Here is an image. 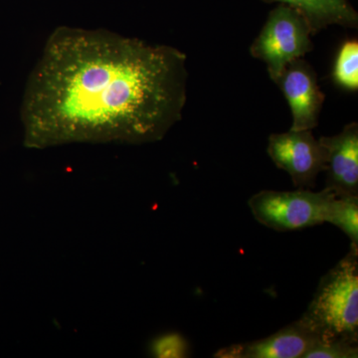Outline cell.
<instances>
[{
	"label": "cell",
	"instance_id": "obj_11",
	"mask_svg": "<svg viewBox=\"0 0 358 358\" xmlns=\"http://www.w3.org/2000/svg\"><path fill=\"white\" fill-rule=\"evenodd\" d=\"M333 78L334 83L348 91L358 90V42L357 39L348 40L341 45L336 62Z\"/></svg>",
	"mask_w": 358,
	"mask_h": 358
},
{
	"label": "cell",
	"instance_id": "obj_6",
	"mask_svg": "<svg viewBox=\"0 0 358 358\" xmlns=\"http://www.w3.org/2000/svg\"><path fill=\"white\" fill-rule=\"evenodd\" d=\"M274 83L279 86L291 110L293 131H313L319 124L324 94L317 83V73L303 58L292 61Z\"/></svg>",
	"mask_w": 358,
	"mask_h": 358
},
{
	"label": "cell",
	"instance_id": "obj_10",
	"mask_svg": "<svg viewBox=\"0 0 358 358\" xmlns=\"http://www.w3.org/2000/svg\"><path fill=\"white\" fill-rule=\"evenodd\" d=\"M326 222L333 224L358 246V195H336L331 200Z\"/></svg>",
	"mask_w": 358,
	"mask_h": 358
},
{
	"label": "cell",
	"instance_id": "obj_4",
	"mask_svg": "<svg viewBox=\"0 0 358 358\" xmlns=\"http://www.w3.org/2000/svg\"><path fill=\"white\" fill-rule=\"evenodd\" d=\"M334 194L327 188L319 192L298 188L294 192L262 190L250 197L248 205L259 223L286 232L326 222L327 209Z\"/></svg>",
	"mask_w": 358,
	"mask_h": 358
},
{
	"label": "cell",
	"instance_id": "obj_3",
	"mask_svg": "<svg viewBox=\"0 0 358 358\" xmlns=\"http://www.w3.org/2000/svg\"><path fill=\"white\" fill-rule=\"evenodd\" d=\"M312 35V28L303 14L280 4L268 14L250 47V54L265 63L268 76L275 82L289 63L313 50Z\"/></svg>",
	"mask_w": 358,
	"mask_h": 358
},
{
	"label": "cell",
	"instance_id": "obj_5",
	"mask_svg": "<svg viewBox=\"0 0 358 358\" xmlns=\"http://www.w3.org/2000/svg\"><path fill=\"white\" fill-rule=\"evenodd\" d=\"M267 152L275 166L291 176L294 187L313 189L326 171L327 152L312 131H293L268 136Z\"/></svg>",
	"mask_w": 358,
	"mask_h": 358
},
{
	"label": "cell",
	"instance_id": "obj_1",
	"mask_svg": "<svg viewBox=\"0 0 358 358\" xmlns=\"http://www.w3.org/2000/svg\"><path fill=\"white\" fill-rule=\"evenodd\" d=\"M187 57L106 29L60 26L49 35L21 103L23 145H145L182 119Z\"/></svg>",
	"mask_w": 358,
	"mask_h": 358
},
{
	"label": "cell",
	"instance_id": "obj_2",
	"mask_svg": "<svg viewBox=\"0 0 358 358\" xmlns=\"http://www.w3.org/2000/svg\"><path fill=\"white\" fill-rule=\"evenodd\" d=\"M301 319L320 341L358 343V246L320 279L308 310Z\"/></svg>",
	"mask_w": 358,
	"mask_h": 358
},
{
	"label": "cell",
	"instance_id": "obj_9",
	"mask_svg": "<svg viewBox=\"0 0 358 358\" xmlns=\"http://www.w3.org/2000/svg\"><path fill=\"white\" fill-rule=\"evenodd\" d=\"M281 2L303 14L312 28L313 35L331 25L357 28V11L346 0H263Z\"/></svg>",
	"mask_w": 358,
	"mask_h": 358
},
{
	"label": "cell",
	"instance_id": "obj_7",
	"mask_svg": "<svg viewBox=\"0 0 358 358\" xmlns=\"http://www.w3.org/2000/svg\"><path fill=\"white\" fill-rule=\"evenodd\" d=\"M319 341L320 336L299 319L268 338L221 348L213 357L303 358Z\"/></svg>",
	"mask_w": 358,
	"mask_h": 358
},
{
	"label": "cell",
	"instance_id": "obj_8",
	"mask_svg": "<svg viewBox=\"0 0 358 358\" xmlns=\"http://www.w3.org/2000/svg\"><path fill=\"white\" fill-rule=\"evenodd\" d=\"M327 152L326 188L336 195H358V124L350 122L341 133L322 136Z\"/></svg>",
	"mask_w": 358,
	"mask_h": 358
},
{
	"label": "cell",
	"instance_id": "obj_13",
	"mask_svg": "<svg viewBox=\"0 0 358 358\" xmlns=\"http://www.w3.org/2000/svg\"><path fill=\"white\" fill-rule=\"evenodd\" d=\"M152 352L155 357H186L189 353V345L181 334H169L155 339Z\"/></svg>",
	"mask_w": 358,
	"mask_h": 358
},
{
	"label": "cell",
	"instance_id": "obj_12",
	"mask_svg": "<svg viewBox=\"0 0 358 358\" xmlns=\"http://www.w3.org/2000/svg\"><path fill=\"white\" fill-rule=\"evenodd\" d=\"M358 343L348 341H319L303 358H357Z\"/></svg>",
	"mask_w": 358,
	"mask_h": 358
}]
</instances>
